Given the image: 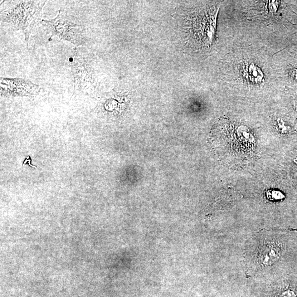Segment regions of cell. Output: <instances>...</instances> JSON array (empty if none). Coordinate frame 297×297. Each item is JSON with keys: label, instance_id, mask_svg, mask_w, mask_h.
Listing matches in <instances>:
<instances>
[{"label": "cell", "instance_id": "obj_1", "mask_svg": "<svg viewBox=\"0 0 297 297\" xmlns=\"http://www.w3.org/2000/svg\"><path fill=\"white\" fill-rule=\"evenodd\" d=\"M46 1H7L1 4V20L25 36L27 46L32 29L40 19Z\"/></svg>", "mask_w": 297, "mask_h": 297}, {"label": "cell", "instance_id": "obj_2", "mask_svg": "<svg viewBox=\"0 0 297 297\" xmlns=\"http://www.w3.org/2000/svg\"><path fill=\"white\" fill-rule=\"evenodd\" d=\"M218 7L208 8L193 16L191 21L192 36L203 46L209 47L215 40Z\"/></svg>", "mask_w": 297, "mask_h": 297}, {"label": "cell", "instance_id": "obj_3", "mask_svg": "<svg viewBox=\"0 0 297 297\" xmlns=\"http://www.w3.org/2000/svg\"><path fill=\"white\" fill-rule=\"evenodd\" d=\"M42 23L52 35L62 40L77 46L84 44L85 42L84 28L64 18L61 11L56 18L49 21L43 20Z\"/></svg>", "mask_w": 297, "mask_h": 297}, {"label": "cell", "instance_id": "obj_4", "mask_svg": "<svg viewBox=\"0 0 297 297\" xmlns=\"http://www.w3.org/2000/svg\"><path fill=\"white\" fill-rule=\"evenodd\" d=\"M38 86L28 80L1 78V92L6 94L19 95L31 94L38 90Z\"/></svg>", "mask_w": 297, "mask_h": 297}, {"label": "cell", "instance_id": "obj_5", "mask_svg": "<svg viewBox=\"0 0 297 297\" xmlns=\"http://www.w3.org/2000/svg\"><path fill=\"white\" fill-rule=\"evenodd\" d=\"M72 71L74 74L75 86L78 89L89 86L90 76L86 69V63L76 53L72 61Z\"/></svg>", "mask_w": 297, "mask_h": 297}, {"label": "cell", "instance_id": "obj_6", "mask_svg": "<svg viewBox=\"0 0 297 297\" xmlns=\"http://www.w3.org/2000/svg\"><path fill=\"white\" fill-rule=\"evenodd\" d=\"M242 74L247 81L254 84H259L264 80V74L254 63H246L242 67Z\"/></svg>", "mask_w": 297, "mask_h": 297}, {"label": "cell", "instance_id": "obj_7", "mask_svg": "<svg viewBox=\"0 0 297 297\" xmlns=\"http://www.w3.org/2000/svg\"><path fill=\"white\" fill-rule=\"evenodd\" d=\"M280 4V1H267V10L269 13L273 14L276 13L278 9Z\"/></svg>", "mask_w": 297, "mask_h": 297}, {"label": "cell", "instance_id": "obj_8", "mask_svg": "<svg viewBox=\"0 0 297 297\" xmlns=\"http://www.w3.org/2000/svg\"><path fill=\"white\" fill-rule=\"evenodd\" d=\"M290 76L292 79L297 82V67L292 68L290 71Z\"/></svg>", "mask_w": 297, "mask_h": 297}, {"label": "cell", "instance_id": "obj_9", "mask_svg": "<svg viewBox=\"0 0 297 297\" xmlns=\"http://www.w3.org/2000/svg\"><path fill=\"white\" fill-rule=\"evenodd\" d=\"M280 297H296V295L293 291L288 290L284 292Z\"/></svg>", "mask_w": 297, "mask_h": 297}]
</instances>
